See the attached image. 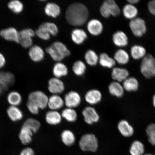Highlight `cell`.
Listing matches in <instances>:
<instances>
[{"label": "cell", "mask_w": 155, "mask_h": 155, "mask_svg": "<svg viewBox=\"0 0 155 155\" xmlns=\"http://www.w3.org/2000/svg\"><path fill=\"white\" fill-rule=\"evenodd\" d=\"M88 16V9L81 3L72 4L66 11L65 17L68 22L73 26H81L84 25Z\"/></svg>", "instance_id": "cell-1"}, {"label": "cell", "mask_w": 155, "mask_h": 155, "mask_svg": "<svg viewBox=\"0 0 155 155\" xmlns=\"http://www.w3.org/2000/svg\"><path fill=\"white\" fill-rule=\"evenodd\" d=\"M143 76L147 79L155 77V58L149 54L143 58L140 67Z\"/></svg>", "instance_id": "cell-2"}, {"label": "cell", "mask_w": 155, "mask_h": 155, "mask_svg": "<svg viewBox=\"0 0 155 155\" xmlns=\"http://www.w3.org/2000/svg\"><path fill=\"white\" fill-rule=\"evenodd\" d=\"M81 150L84 152H95L98 148V141L96 136L92 134L83 135L79 143Z\"/></svg>", "instance_id": "cell-3"}, {"label": "cell", "mask_w": 155, "mask_h": 155, "mask_svg": "<svg viewBox=\"0 0 155 155\" xmlns=\"http://www.w3.org/2000/svg\"><path fill=\"white\" fill-rule=\"evenodd\" d=\"M120 12V9L119 6L113 0L104 1L100 7V13L104 18H108L111 15L117 16Z\"/></svg>", "instance_id": "cell-4"}, {"label": "cell", "mask_w": 155, "mask_h": 155, "mask_svg": "<svg viewBox=\"0 0 155 155\" xmlns=\"http://www.w3.org/2000/svg\"><path fill=\"white\" fill-rule=\"evenodd\" d=\"M129 27L133 34L137 37H141L147 32V28L145 21L139 17L131 20L129 23Z\"/></svg>", "instance_id": "cell-5"}, {"label": "cell", "mask_w": 155, "mask_h": 155, "mask_svg": "<svg viewBox=\"0 0 155 155\" xmlns=\"http://www.w3.org/2000/svg\"><path fill=\"white\" fill-rule=\"evenodd\" d=\"M48 98L43 92L36 91L29 94L28 101L34 102L40 109H44L48 106Z\"/></svg>", "instance_id": "cell-6"}, {"label": "cell", "mask_w": 155, "mask_h": 155, "mask_svg": "<svg viewBox=\"0 0 155 155\" xmlns=\"http://www.w3.org/2000/svg\"><path fill=\"white\" fill-rule=\"evenodd\" d=\"M35 34V32L32 29H23L19 32V43L25 48L31 47L33 44L32 38Z\"/></svg>", "instance_id": "cell-7"}, {"label": "cell", "mask_w": 155, "mask_h": 155, "mask_svg": "<svg viewBox=\"0 0 155 155\" xmlns=\"http://www.w3.org/2000/svg\"><path fill=\"white\" fill-rule=\"evenodd\" d=\"M117 127L120 133L124 137H131L134 134V128L127 120H120L118 122Z\"/></svg>", "instance_id": "cell-8"}, {"label": "cell", "mask_w": 155, "mask_h": 155, "mask_svg": "<svg viewBox=\"0 0 155 155\" xmlns=\"http://www.w3.org/2000/svg\"><path fill=\"white\" fill-rule=\"evenodd\" d=\"M81 98L78 93L71 91L65 95L64 102L68 108H74L81 104Z\"/></svg>", "instance_id": "cell-9"}, {"label": "cell", "mask_w": 155, "mask_h": 155, "mask_svg": "<svg viewBox=\"0 0 155 155\" xmlns=\"http://www.w3.org/2000/svg\"><path fill=\"white\" fill-rule=\"evenodd\" d=\"M82 113L84 121L88 124H92L99 120V115L96 109L92 107H87L83 109Z\"/></svg>", "instance_id": "cell-10"}, {"label": "cell", "mask_w": 155, "mask_h": 155, "mask_svg": "<svg viewBox=\"0 0 155 155\" xmlns=\"http://www.w3.org/2000/svg\"><path fill=\"white\" fill-rule=\"evenodd\" d=\"M48 90L53 94H58L62 93L64 90V83L57 78L50 79L48 81Z\"/></svg>", "instance_id": "cell-11"}, {"label": "cell", "mask_w": 155, "mask_h": 155, "mask_svg": "<svg viewBox=\"0 0 155 155\" xmlns=\"http://www.w3.org/2000/svg\"><path fill=\"white\" fill-rule=\"evenodd\" d=\"M0 35L5 40L19 43V32L14 28L3 29L0 31Z\"/></svg>", "instance_id": "cell-12"}, {"label": "cell", "mask_w": 155, "mask_h": 155, "mask_svg": "<svg viewBox=\"0 0 155 155\" xmlns=\"http://www.w3.org/2000/svg\"><path fill=\"white\" fill-rule=\"evenodd\" d=\"M129 71L124 68H114L112 71V78L115 81L120 83L123 82L129 77Z\"/></svg>", "instance_id": "cell-13"}, {"label": "cell", "mask_w": 155, "mask_h": 155, "mask_svg": "<svg viewBox=\"0 0 155 155\" xmlns=\"http://www.w3.org/2000/svg\"><path fill=\"white\" fill-rule=\"evenodd\" d=\"M15 81L14 75L8 71H0V83L6 91Z\"/></svg>", "instance_id": "cell-14"}, {"label": "cell", "mask_w": 155, "mask_h": 155, "mask_svg": "<svg viewBox=\"0 0 155 155\" xmlns=\"http://www.w3.org/2000/svg\"><path fill=\"white\" fill-rule=\"evenodd\" d=\"M102 95L99 91L96 89L90 90L87 92L85 95L86 101L91 105L97 104L101 101Z\"/></svg>", "instance_id": "cell-15"}, {"label": "cell", "mask_w": 155, "mask_h": 155, "mask_svg": "<svg viewBox=\"0 0 155 155\" xmlns=\"http://www.w3.org/2000/svg\"><path fill=\"white\" fill-rule=\"evenodd\" d=\"M112 40L114 44L118 47H124L128 44V38L125 33L118 31L113 35Z\"/></svg>", "instance_id": "cell-16"}, {"label": "cell", "mask_w": 155, "mask_h": 155, "mask_svg": "<svg viewBox=\"0 0 155 155\" xmlns=\"http://www.w3.org/2000/svg\"><path fill=\"white\" fill-rule=\"evenodd\" d=\"M108 91L112 96L118 98L122 97L124 95L125 91L123 85L115 81L110 83Z\"/></svg>", "instance_id": "cell-17"}, {"label": "cell", "mask_w": 155, "mask_h": 155, "mask_svg": "<svg viewBox=\"0 0 155 155\" xmlns=\"http://www.w3.org/2000/svg\"><path fill=\"white\" fill-rule=\"evenodd\" d=\"M123 86L125 91L128 92L137 91L139 87V83L134 77H129L124 81Z\"/></svg>", "instance_id": "cell-18"}, {"label": "cell", "mask_w": 155, "mask_h": 155, "mask_svg": "<svg viewBox=\"0 0 155 155\" xmlns=\"http://www.w3.org/2000/svg\"><path fill=\"white\" fill-rule=\"evenodd\" d=\"M87 29L91 34L97 36L101 33L103 30V26L100 21L98 19H92L88 23Z\"/></svg>", "instance_id": "cell-19"}, {"label": "cell", "mask_w": 155, "mask_h": 155, "mask_svg": "<svg viewBox=\"0 0 155 155\" xmlns=\"http://www.w3.org/2000/svg\"><path fill=\"white\" fill-rule=\"evenodd\" d=\"M28 54L31 59L35 62L41 61L44 57L43 49L38 45L31 46L29 50Z\"/></svg>", "instance_id": "cell-20"}, {"label": "cell", "mask_w": 155, "mask_h": 155, "mask_svg": "<svg viewBox=\"0 0 155 155\" xmlns=\"http://www.w3.org/2000/svg\"><path fill=\"white\" fill-rule=\"evenodd\" d=\"M64 104V100L58 94H53L48 98V106L51 110L61 109Z\"/></svg>", "instance_id": "cell-21"}, {"label": "cell", "mask_w": 155, "mask_h": 155, "mask_svg": "<svg viewBox=\"0 0 155 155\" xmlns=\"http://www.w3.org/2000/svg\"><path fill=\"white\" fill-rule=\"evenodd\" d=\"M61 114L57 111L51 110L46 114V121L51 125H57L61 123L62 119Z\"/></svg>", "instance_id": "cell-22"}, {"label": "cell", "mask_w": 155, "mask_h": 155, "mask_svg": "<svg viewBox=\"0 0 155 155\" xmlns=\"http://www.w3.org/2000/svg\"><path fill=\"white\" fill-rule=\"evenodd\" d=\"M145 151L144 144L142 141L138 140L134 141L129 148V153L131 155H143Z\"/></svg>", "instance_id": "cell-23"}, {"label": "cell", "mask_w": 155, "mask_h": 155, "mask_svg": "<svg viewBox=\"0 0 155 155\" xmlns=\"http://www.w3.org/2000/svg\"><path fill=\"white\" fill-rule=\"evenodd\" d=\"M7 113L9 119L14 122L21 120L24 116L22 111L17 106L9 107L8 108Z\"/></svg>", "instance_id": "cell-24"}, {"label": "cell", "mask_w": 155, "mask_h": 155, "mask_svg": "<svg viewBox=\"0 0 155 155\" xmlns=\"http://www.w3.org/2000/svg\"><path fill=\"white\" fill-rule=\"evenodd\" d=\"M71 38L75 43L80 45L86 39L87 36L86 32L82 29H75L71 32Z\"/></svg>", "instance_id": "cell-25"}, {"label": "cell", "mask_w": 155, "mask_h": 155, "mask_svg": "<svg viewBox=\"0 0 155 155\" xmlns=\"http://www.w3.org/2000/svg\"><path fill=\"white\" fill-rule=\"evenodd\" d=\"M123 12L124 16L127 19H132L137 18L138 11L137 8L134 5L128 4L124 7Z\"/></svg>", "instance_id": "cell-26"}, {"label": "cell", "mask_w": 155, "mask_h": 155, "mask_svg": "<svg viewBox=\"0 0 155 155\" xmlns=\"http://www.w3.org/2000/svg\"><path fill=\"white\" fill-rule=\"evenodd\" d=\"M32 132L28 127L23 126L19 134V138L23 144L27 145L31 142Z\"/></svg>", "instance_id": "cell-27"}, {"label": "cell", "mask_w": 155, "mask_h": 155, "mask_svg": "<svg viewBox=\"0 0 155 155\" xmlns=\"http://www.w3.org/2000/svg\"><path fill=\"white\" fill-rule=\"evenodd\" d=\"M114 59L120 65H125L129 63L130 57L128 53L125 50L120 49L115 52Z\"/></svg>", "instance_id": "cell-28"}, {"label": "cell", "mask_w": 155, "mask_h": 155, "mask_svg": "<svg viewBox=\"0 0 155 155\" xmlns=\"http://www.w3.org/2000/svg\"><path fill=\"white\" fill-rule=\"evenodd\" d=\"M45 12L48 16L56 18L61 13L59 6L54 3H48L45 8Z\"/></svg>", "instance_id": "cell-29"}, {"label": "cell", "mask_w": 155, "mask_h": 155, "mask_svg": "<svg viewBox=\"0 0 155 155\" xmlns=\"http://www.w3.org/2000/svg\"><path fill=\"white\" fill-rule=\"evenodd\" d=\"M132 57L135 60H139L144 58L146 54V50L143 46L139 45H134L130 50Z\"/></svg>", "instance_id": "cell-30"}, {"label": "cell", "mask_w": 155, "mask_h": 155, "mask_svg": "<svg viewBox=\"0 0 155 155\" xmlns=\"http://www.w3.org/2000/svg\"><path fill=\"white\" fill-rule=\"evenodd\" d=\"M99 63L102 67L111 68L116 64V62L114 59L109 57L108 54L102 53L100 54L99 59Z\"/></svg>", "instance_id": "cell-31"}, {"label": "cell", "mask_w": 155, "mask_h": 155, "mask_svg": "<svg viewBox=\"0 0 155 155\" xmlns=\"http://www.w3.org/2000/svg\"><path fill=\"white\" fill-rule=\"evenodd\" d=\"M61 139L63 143L67 146H70L74 144L75 141V136L72 131L66 130L62 133Z\"/></svg>", "instance_id": "cell-32"}, {"label": "cell", "mask_w": 155, "mask_h": 155, "mask_svg": "<svg viewBox=\"0 0 155 155\" xmlns=\"http://www.w3.org/2000/svg\"><path fill=\"white\" fill-rule=\"evenodd\" d=\"M53 73L55 78H59L62 77L67 75L68 69L66 66L64 64L58 63L56 64L54 66Z\"/></svg>", "instance_id": "cell-33"}, {"label": "cell", "mask_w": 155, "mask_h": 155, "mask_svg": "<svg viewBox=\"0 0 155 155\" xmlns=\"http://www.w3.org/2000/svg\"><path fill=\"white\" fill-rule=\"evenodd\" d=\"M7 101L11 106H17L21 104L22 98L18 92L12 91L8 95Z\"/></svg>", "instance_id": "cell-34"}, {"label": "cell", "mask_w": 155, "mask_h": 155, "mask_svg": "<svg viewBox=\"0 0 155 155\" xmlns=\"http://www.w3.org/2000/svg\"><path fill=\"white\" fill-rule=\"evenodd\" d=\"M61 115L62 117L69 122H75L77 118V112L73 108H65L62 112Z\"/></svg>", "instance_id": "cell-35"}, {"label": "cell", "mask_w": 155, "mask_h": 155, "mask_svg": "<svg viewBox=\"0 0 155 155\" xmlns=\"http://www.w3.org/2000/svg\"><path fill=\"white\" fill-rule=\"evenodd\" d=\"M145 133L149 143L155 146V123H151L147 125L145 129Z\"/></svg>", "instance_id": "cell-36"}, {"label": "cell", "mask_w": 155, "mask_h": 155, "mask_svg": "<svg viewBox=\"0 0 155 155\" xmlns=\"http://www.w3.org/2000/svg\"><path fill=\"white\" fill-rule=\"evenodd\" d=\"M39 28L43 29L50 35L55 36L58 34V28L57 25L54 23L45 22L41 24Z\"/></svg>", "instance_id": "cell-37"}, {"label": "cell", "mask_w": 155, "mask_h": 155, "mask_svg": "<svg viewBox=\"0 0 155 155\" xmlns=\"http://www.w3.org/2000/svg\"><path fill=\"white\" fill-rule=\"evenodd\" d=\"M23 126L28 127L33 133H36L40 129V123L37 120L32 118H29L25 121Z\"/></svg>", "instance_id": "cell-38"}, {"label": "cell", "mask_w": 155, "mask_h": 155, "mask_svg": "<svg viewBox=\"0 0 155 155\" xmlns=\"http://www.w3.org/2000/svg\"><path fill=\"white\" fill-rule=\"evenodd\" d=\"M85 59L87 63L91 66L96 65L99 60L98 56L95 52L92 50H89L86 52Z\"/></svg>", "instance_id": "cell-39"}, {"label": "cell", "mask_w": 155, "mask_h": 155, "mask_svg": "<svg viewBox=\"0 0 155 155\" xmlns=\"http://www.w3.org/2000/svg\"><path fill=\"white\" fill-rule=\"evenodd\" d=\"M86 69V65L83 61H81L75 62L73 66V72L77 76H81L84 74Z\"/></svg>", "instance_id": "cell-40"}, {"label": "cell", "mask_w": 155, "mask_h": 155, "mask_svg": "<svg viewBox=\"0 0 155 155\" xmlns=\"http://www.w3.org/2000/svg\"><path fill=\"white\" fill-rule=\"evenodd\" d=\"M8 6L12 11L15 13L22 12L24 9L23 3L18 0H13L9 2Z\"/></svg>", "instance_id": "cell-41"}, {"label": "cell", "mask_w": 155, "mask_h": 155, "mask_svg": "<svg viewBox=\"0 0 155 155\" xmlns=\"http://www.w3.org/2000/svg\"><path fill=\"white\" fill-rule=\"evenodd\" d=\"M53 45L58 53L64 58L68 56L70 54V51L68 49L65 45L62 42L59 41L55 42Z\"/></svg>", "instance_id": "cell-42"}, {"label": "cell", "mask_w": 155, "mask_h": 155, "mask_svg": "<svg viewBox=\"0 0 155 155\" xmlns=\"http://www.w3.org/2000/svg\"><path fill=\"white\" fill-rule=\"evenodd\" d=\"M46 51L54 61H61L64 58L58 53L57 50L54 47L53 44L46 48Z\"/></svg>", "instance_id": "cell-43"}, {"label": "cell", "mask_w": 155, "mask_h": 155, "mask_svg": "<svg viewBox=\"0 0 155 155\" xmlns=\"http://www.w3.org/2000/svg\"><path fill=\"white\" fill-rule=\"evenodd\" d=\"M35 32L38 37L42 40H47L50 38V35L43 29L40 28H38Z\"/></svg>", "instance_id": "cell-44"}, {"label": "cell", "mask_w": 155, "mask_h": 155, "mask_svg": "<svg viewBox=\"0 0 155 155\" xmlns=\"http://www.w3.org/2000/svg\"><path fill=\"white\" fill-rule=\"evenodd\" d=\"M27 106L29 111L34 115H37L40 109L38 107L34 102L28 101Z\"/></svg>", "instance_id": "cell-45"}, {"label": "cell", "mask_w": 155, "mask_h": 155, "mask_svg": "<svg viewBox=\"0 0 155 155\" xmlns=\"http://www.w3.org/2000/svg\"><path fill=\"white\" fill-rule=\"evenodd\" d=\"M148 7V10L151 14L155 15V0L149 2Z\"/></svg>", "instance_id": "cell-46"}, {"label": "cell", "mask_w": 155, "mask_h": 155, "mask_svg": "<svg viewBox=\"0 0 155 155\" xmlns=\"http://www.w3.org/2000/svg\"><path fill=\"white\" fill-rule=\"evenodd\" d=\"M20 155H34V152L31 148H27L24 149Z\"/></svg>", "instance_id": "cell-47"}, {"label": "cell", "mask_w": 155, "mask_h": 155, "mask_svg": "<svg viewBox=\"0 0 155 155\" xmlns=\"http://www.w3.org/2000/svg\"><path fill=\"white\" fill-rule=\"evenodd\" d=\"M6 60L4 56L0 53V69L4 66Z\"/></svg>", "instance_id": "cell-48"}, {"label": "cell", "mask_w": 155, "mask_h": 155, "mask_svg": "<svg viewBox=\"0 0 155 155\" xmlns=\"http://www.w3.org/2000/svg\"><path fill=\"white\" fill-rule=\"evenodd\" d=\"M130 4L134 5L137 4L139 2V0H128L127 1Z\"/></svg>", "instance_id": "cell-49"}, {"label": "cell", "mask_w": 155, "mask_h": 155, "mask_svg": "<svg viewBox=\"0 0 155 155\" xmlns=\"http://www.w3.org/2000/svg\"><path fill=\"white\" fill-rule=\"evenodd\" d=\"M5 90L4 88L3 87L2 85L0 83V95L2 94V93L4 91H5Z\"/></svg>", "instance_id": "cell-50"}, {"label": "cell", "mask_w": 155, "mask_h": 155, "mask_svg": "<svg viewBox=\"0 0 155 155\" xmlns=\"http://www.w3.org/2000/svg\"><path fill=\"white\" fill-rule=\"evenodd\" d=\"M152 102L153 106L155 108V94H154L153 96Z\"/></svg>", "instance_id": "cell-51"}, {"label": "cell", "mask_w": 155, "mask_h": 155, "mask_svg": "<svg viewBox=\"0 0 155 155\" xmlns=\"http://www.w3.org/2000/svg\"><path fill=\"white\" fill-rule=\"evenodd\" d=\"M143 155H154L152 154H150V153H147V154H144Z\"/></svg>", "instance_id": "cell-52"}]
</instances>
